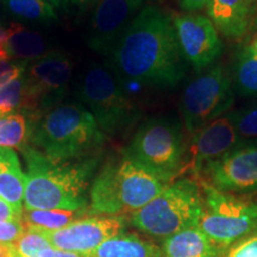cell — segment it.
<instances>
[{
  "mask_svg": "<svg viewBox=\"0 0 257 257\" xmlns=\"http://www.w3.org/2000/svg\"><path fill=\"white\" fill-rule=\"evenodd\" d=\"M6 50L10 60L30 62L46 55L47 42L38 32L12 23L6 29Z\"/></svg>",
  "mask_w": 257,
  "mask_h": 257,
  "instance_id": "obj_20",
  "label": "cell"
},
{
  "mask_svg": "<svg viewBox=\"0 0 257 257\" xmlns=\"http://www.w3.org/2000/svg\"><path fill=\"white\" fill-rule=\"evenodd\" d=\"M234 119L242 140H257V104L234 112Z\"/></svg>",
  "mask_w": 257,
  "mask_h": 257,
  "instance_id": "obj_27",
  "label": "cell"
},
{
  "mask_svg": "<svg viewBox=\"0 0 257 257\" xmlns=\"http://www.w3.org/2000/svg\"><path fill=\"white\" fill-rule=\"evenodd\" d=\"M0 113H23L34 121V105L23 75L0 88Z\"/></svg>",
  "mask_w": 257,
  "mask_h": 257,
  "instance_id": "obj_24",
  "label": "cell"
},
{
  "mask_svg": "<svg viewBox=\"0 0 257 257\" xmlns=\"http://www.w3.org/2000/svg\"><path fill=\"white\" fill-rule=\"evenodd\" d=\"M70 2H72L73 4H75L78 6H85V5H88L89 3L94 2V0H70Z\"/></svg>",
  "mask_w": 257,
  "mask_h": 257,
  "instance_id": "obj_36",
  "label": "cell"
},
{
  "mask_svg": "<svg viewBox=\"0 0 257 257\" xmlns=\"http://www.w3.org/2000/svg\"><path fill=\"white\" fill-rule=\"evenodd\" d=\"M125 154L169 185L184 169L186 146L182 126L176 119H148L135 133Z\"/></svg>",
  "mask_w": 257,
  "mask_h": 257,
  "instance_id": "obj_7",
  "label": "cell"
},
{
  "mask_svg": "<svg viewBox=\"0 0 257 257\" xmlns=\"http://www.w3.org/2000/svg\"><path fill=\"white\" fill-rule=\"evenodd\" d=\"M27 64L28 61L21 60L0 61V88L21 78L27 68Z\"/></svg>",
  "mask_w": 257,
  "mask_h": 257,
  "instance_id": "obj_28",
  "label": "cell"
},
{
  "mask_svg": "<svg viewBox=\"0 0 257 257\" xmlns=\"http://www.w3.org/2000/svg\"><path fill=\"white\" fill-rule=\"evenodd\" d=\"M149 0H96L91 21L89 47L110 54L125 28Z\"/></svg>",
  "mask_w": 257,
  "mask_h": 257,
  "instance_id": "obj_15",
  "label": "cell"
},
{
  "mask_svg": "<svg viewBox=\"0 0 257 257\" xmlns=\"http://www.w3.org/2000/svg\"><path fill=\"white\" fill-rule=\"evenodd\" d=\"M240 140L234 112H227L192 135L189 146L186 148L184 168L201 172L208 163L239 144Z\"/></svg>",
  "mask_w": 257,
  "mask_h": 257,
  "instance_id": "obj_14",
  "label": "cell"
},
{
  "mask_svg": "<svg viewBox=\"0 0 257 257\" xmlns=\"http://www.w3.org/2000/svg\"><path fill=\"white\" fill-rule=\"evenodd\" d=\"M233 88L244 96H257V55L251 46L237 54L232 73Z\"/></svg>",
  "mask_w": 257,
  "mask_h": 257,
  "instance_id": "obj_21",
  "label": "cell"
},
{
  "mask_svg": "<svg viewBox=\"0 0 257 257\" xmlns=\"http://www.w3.org/2000/svg\"><path fill=\"white\" fill-rule=\"evenodd\" d=\"M110 55L111 69L121 82L173 88L187 73L172 15L156 5H146L135 16Z\"/></svg>",
  "mask_w": 257,
  "mask_h": 257,
  "instance_id": "obj_1",
  "label": "cell"
},
{
  "mask_svg": "<svg viewBox=\"0 0 257 257\" xmlns=\"http://www.w3.org/2000/svg\"><path fill=\"white\" fill-rule=\"evenodd\" d=\"M104 140L94 117L81 104L61 102L31 125L30 141L51 159H79Z\"/></svg>",
  "mask_w": 257,
  "mask_h": 257,
  "instance_id": "obj_4",
  "label": "cell"
},
{
  "mask_svg": "<svg viewBox=\"0 0 257 257\" xmlns=\"http://www.w3.org/2000/svg\"><path fill=\"white\" fill-rule=\"evenodd\" d=\"M210 185L225 193L257 192V141L240 142L204 168Z\"/></svg>",
  "mask_w": 257,
  "mask_h": 257,
  "instance_id": "obj_12",
  "label": "cell"
},
{
  "mask_svg": "<svg viewBox=\"0 0 257 257\" xmlns=\"http://www.w3.org/2000/svg\"><path fill=\"white\" fill-rule=\"evenodd\" d=\"M252 236H256L257 237V227L255 229V231H253V232H252Z\"/></svg>",
  "mask_w": 257,
  "mask_h": 257,
  "instance_id": "obj_39",
  "label": "cell"
},
{
  "mask_svg": "<svg viewBox=\"0 0 257 257\" xmlns=\"http://www.w3.org/2000/svg\"><path fill=\"white\" fill-rule=\"evenodd\" d=\"M10 60L6 50V29L0 25V61Z\"/></svg>",
  "mask_w": 257,
  "mask_h": 257,
  "instance_id": "obj_34",
  "label": "cell"
},
{
  "mask_svg": "<svg viewBox=\"0 0 257 257\" xmlns=\"http://www.w3.org/2000/svg\"><path fill=\"white\" fill-rule=\"evenodd\" d=\"M205 213L199 229L216 245L230 246L257 227V202L218 191L202 181Z\"/></svg>",
  "mask_w": 257,
  "mask_h": 257,
  "instance_id": "obj_9",
  "label": "cell"
},
{
  "mask_svg": "<svg viewBox=\"0 0 257 257\" xmlns=\"http://www.w3.org/2000/svg\"><path fill=\"white\" fill-rule=\"evenodd\" d=\"M25 227L21 219L0 221V244L14 245L24 233Z\"/></svg>",
  "mask_w": 257,
  "mask_h": 257,
  "instance_id": "obj_29",
  "label": "cell"
},
{
  "mask_svg": "<svg viewBox=\"0 0 257 257\" xmlns=\"http://www.w3.org/2000/svg\"><path fill=\"white\" fill-rule=\"evenodd\" d=\"M36 257H88V255L72 251H64V250L55 249L53 246H50V248L42 250Z\"/></svg>",
  "mask_w": 257,
  "mask_h": 257,
  "instance_id": "obj_32",
  "label": "cell"
},
{
  "mask_svg": "<svg viewBox=\"0 0 257 257\" xmlns=\"http://www.w3.org/2000/svg\"><path fill=\"white\" fill-rule=\"evenodd\" d=\"M205 213L204 195L194 181L181 179L167 186L146 206L130 214L131 224L155 238L198 227Z\"/></svg>",
  "mask_w": 257,
  "mask_h": 257,
  "instance_id": "obj_5",
  "label": "cell"
},
{
  "mask_svg": "<svg viewBox=\"0 0 257 257\" xmlns=\"http://www.w3.org/2000/svg\"><path fill=\"white\" fill-rule=\"evenodd\" d=\"M207 15L225 37L239 40L250 27L252 0H210Z\"/></svg>",
  "mask_w": 257,
  "mask_h": 257,
  "instance_id": "obj_16",
  "label": "cell"
},
{
  "mask_svg": "<svg viewBox=\"0 0 257 257\" xmlns=\"http://www.w3.org/2000/svg\"><path fill=\"white\" fill-rule=\"evenodd\" d=\"M21 152L28 166L23 210L80 211L87 206L98 159L56 160L30 146Z\"/></svg>",
  "mask_w": 257,
  "mask_h": 257,
  "instance_id": "obj_2",
  "label": "cell"
},
{
  "mask_svg": "<svg viewBox=\"0 0 257 257\" xmlns=\"http://www.w3.org/2000/svg\"><path fill=\"white\" fill-rule=\"evenodd\" d=\"M21 219V216L5 200L0 198V221Z\"/></svg>",
  "mask_w": 257,
  "mask_h": 257,
  "instance_id": "obj_33",
  "label": "cell"
},
{
  "mask_svg": "<svg viewBox=\"0 0 257 257\" xmlns=\"http://www.w3.org/2000/svg\"><path fill=\"white\" fill-rule=\"evenodd\" d=\"M31 124L23 113H0V147L19 149L29 146Z\"/></svg>",
  "mask_w": 257,
  "mask_h": 257,
  "instance_id": "obj_23",
  "label": "cell"
},
{
  "mask_svg": "<svg viewBox=\"0 0 257 257\" xmlns=\"http://www.w3.org/2000/svg\"><path fill=\"white\" fill-rule=\"evenodd\" d=\"M176 37L186 62L197 72L210 68L223 53L219 32L207 16L200 14H173Z\"/></svg>",
  "mask_w": 257,
  "mask_h": 257,
  "instance_id": "obj_11",
  "label": "cell"
},
{
  "mask_svg": "<svg viewBox=\"0 0 257 257\" xmlns=\"http://www.w3.org/2000/svg\"><path fill=\"white\" fill-rule=\"evenodd\" d=\"M76 212L67 210H23L21 220L25 229L50 232L76 220Z\"/></svg>",
  "mask_w": 257,
  "mask_h": 257,
  "instance_id": "obj_22",
  "label": "cell"
},
{
  "mask_svg": "<svg viewBox=\"0 0 257 257\" xmlns=\"http://www.w3.org/2000/svg\"><path fill=\"white\" fill-rule=\"evenodd\" d=\"M50 246V243L43 236V233L29 229H25L21 238L14 244V248L21 257H36L42 250Z\"/></svg>",
  "mask_w": 257,
  "mask_h": 257,
  "instance_id": "obj_26",
  "label": "cell"
},
{
  "mask_svg": "<svg viewBox=\"0 0 257 257\" xmlns=\"http://www.w3.org/2000/svg\"><path fill=\"white\" fill-rule=\"evenodd\" d=\"M48 3H49L51 6H56V8H57V6L61 5L62 0H48Z\"/></svg>",
  "mask_w": 257,
  "mask_h": 257,
  "instance_id": "obj_37",
  "label": "cell"
},
{
  "mask_svg": "<svg viewBox=\"0 0 257 257\" xmlns=\"http://www.w3.org/2000/svg\"><path fill=\"white\" fill-rule=\"evenodd\" d=\"M27 175L22 170L17 154L11 148L0 147V198L22 217Z\"/></svg>",
  "mask_w": 257,
  "mask_h": 257,
  "instance_id": "obj_17",
  "label": "cell"
},
{
  "mask_svg": "<svg viewBox=\"0 0 257 257\" xmlns=\"http://www.w3.org/2000/svg\"><path fill=\"white\" fill-rule=\"evenodd\" d=\"M125 227L123 216H96L76 219L63 229L42 233L53 248L89 255L107 239L124 232Z\"/></svg>",
  "mask_w": 257,
  "mask_h": 257,
  "instance_id": "obj_13",
  "label": "cell"
},
{
  "mask_svg": "<svg viewBox=\"0 0 257 257\" xmlns=\"http://www.w3.org/2000/svg\"><path fill=\"white\" fill-rule=\"evenodd\" d=\"M6 9L16 17L34 22H53L57 16L48 0H4Z\"/></svg>",
  "mask_w": 257,
  "mask_h": 257,
  "instance_id": "obj_25",
  "label": "cell"
},
{
  "mask_svg": "<svg viewBox=\"0 0 257 257\" xmlns=\"http://www.w3.org/2000/svg\"><path fill=\"white\" fill-rule=\"evenodd\" d=\"M88 257H162V249L137 234L121 232L102 243Z\"/></svg>",
  "mask_w": 257,
  "mask_h": 257,
  "instance_id": "obj_19",
  "label": "cell"
},
{
  "mask_svg": "<svg viewBox=\"0 0 257 257\" xmlns=\"http://www.w3.org/2000/svg\"><path fill=\"white\" fill-rule=\"evenodd\" d=\"M251 48H252V50L255 51V54L257 55V37L255 38V41L252 42V44H251Z\"/></svg>",
  "mask_w": 257,
  "mask_h": 257,
  "instance_id": "obj_38",
  "label": "cell"
},
{
  "mask_svg": "<svg viewBox=\"0 0 257 257\" xmlns=\"http://www.w3.org/2000/svg\"><path fill=\"white\" fill-rule=\"evenodd\" d=\"M0 257H21L16 251L14 245H6V244H0Z\"/></svg>",
  "mask_w": 257,
  "mask_h": 257,
  "instance_id": "obj_35",
  "label": "cell"
},
{
  "mask_svg": "<svg viewBox=\"0 0 257 257\" xmlns=\"http://www.w3.org/2000/svg\"><path fill=\"white\" fill-rule=\"evenodd\" d=\"M78 95L104 135L124 133L140 118V110L111 67H89L80 82Z\"/></svg>",
  "mask_w": 257,
  "mask_h": 257,
  "instance_id": "obj_6",
  "label": "cell"
},
{
  "mask_svg": "<svg viewBox=\"0 0 257 257\" xmlns=\"http://www.w3.org/2000/svg\"><path fill=\"white\" fill-rule=\"evenodd\" d=\"M225 257H257V237L251 236L237 244Z\"/></svg>",
  "mask_w": 257,
  "mask_h": 257,
  "instance_id": "obj_30",
  "label": "cell"
},
{
  "mask_svg": "<svg viewBox=\"0 0 257 257\" xmlns=\"http://www.w3.org/2000/svg\"><path fill=\"white\" fill-rule=\"evenodd\" d=\"M217 245L199 227H192L163 240L162 257H218Z\"/></svg>",
  "mask_w": 257,
  "mask_h": 257,
  "instance_id": "obj_18",
  "label": "cell"
},
{
  "mask_svg": "<svg viewBox=\"0 0 257 257\" xmlns=\"http://www.w3.org/2000/svg\"><path fill=\"white\" fill-rule=\"evenodd\" d=\"M72 74V60L61 51H53L28 62L23 78L34 105L32 124L66 98Z\"/></svg>",
  "mask_w": 257,
  "mask_h": 257,
  "instance_id": "obj_10",
  "label": "cell"
},
{
  "mask_svg": "<svg viewBox=\"0 0 257 257\" xmlns=\"http://www.w3.org/2000/svg\"><path fill=\"white\" fill-rule=\"evenodd\" d=\"M168 184L127 154L112 160L89 189V210L102 216L133 214L157 197Z\"/></svg>",
  "mask_w": 257,
  "mask_h": 257,
  "instance_id": "obj_3",
  "label": "cell"
},
{
  "mask_svg": "<svg viewBox=\"0 0 257 257\" xmlns=\"http://www.w3.org/2000/svg\"><path fill=\"white\" fill-rule=\"evenodd\" d=\"M234 101L232 75L223 63H214L186 86L180 99L185 128L194 134L230 111Z\"/></svg>",
  "mask_w": 257,
  "mask_h": 257,
  "instance_id": "obj_8",
  "label": "cell"
},
{
  "mask_svg": "<svg viewBox=\"0 0 257 257\" xmlns=\"http://www.w3.org/2000/svg\"><path fill=\"white\" fill-rule=\"evenodd\" d=\"M210 0H181L180 5L181 9L186 12H191V14H197L200 10L207 9Z\"/></svg>",
  "mask_w": 257,
  "mask_h": 257,
  "instance_id": "obj_31",
  "label": "cell"
}]
</instances>
